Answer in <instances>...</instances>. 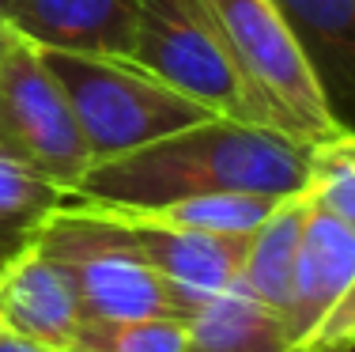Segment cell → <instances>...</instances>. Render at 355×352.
Wrapping results in <instances>:
<instances>
[{
	"instance_id": "obj_9",
	"label": "cell",
	"mask_w": 355,
	"mask_h": 352,
	"mask_svg": "<svg viewBox=\"0 0 355 352\" xmlns=\"http://www.w3.org/2000/svg\"><path fill=\"white\" fill-rule=\"evenodd\" d=\"M144 0H8V23L38 49L132 57Z\"/></svg>"
},
{
	"instance_id": "obj_12",
	"label": "cell",
	"mask_w": 355,
	"mask_h": 352,
	"mask_svg": "<svg viewBox=\"0 0 355 352\" xmlns=\"http://www.w3.org/2000/svg\"><path fill=\"white\" fill-rule=\"evenodd\" d=\"M189 352H295L284 311L265 303L242 284V276L227 292L185 315Z\"/></svg>"
},
{
	"instance_id": "obj_14",
	"label": "cell",
	"mask_w": 355,
	"mask_h": 352,
	"mask_svg": "<svg viewBox=\"0 0 355 352\" xmlns=\"http://www.w3.org/2000/svg\"><path fill=\"white\" fill-rule=\"evenodd\" d=\"M72 194L31 163L0 152V269L38 246L61 205Z\"/></svg>"
},
{
	"instance_id": "obj_8",
	"label": "cell",
	"mask_w": 355,
	"mask_h": 352,
	"mask_svg": "<svg viewBox=\"0 0 355 352\" xmlns=\"http://www.w3.org/2000/svg\"><path fill=\"white\" fill-rule=\"evenodd\" d=\"M87 212L103 216V220L117 224L129 235L132 250L166 280V288L174 292L178 315H189L193 307L208 303L212 296L227 292L242 276L246 265V246L250 239L239 235H208L193 228H174V224H159L148 216L132 212L125 205H110V201H91L76 197Z\"/></svg>"
},
{
	"instance_id": "obj_19",
	"label": "cell",
	"mask_w": 355,
	"mask_h": 352,
	"mask_svg": "<svg viewBox=\"0 0 355 352\" xmlns=\"http://www.w3.org/2000/svg\"><path fill=\"white\" fill-rule=\"evenodd\" d=\"M12 42H15V31H12V23H8V15L0 12V57L12 49Z\"/></svg>"
},
{
	"instance_id": "obj_11",
	"label": "cell",
	"mask_w": 355,
	"mask_h": 352,
	"mask_svg": "<svg viewBox=\"0 0 355 352\" xmlns=\"http://www.w3.org/2000/svg\"><path fill=\"white\" fill-rule=\"evenodd\" d=\"M299 38L325 103L344 129H355V0H276Z\"/></svg>"
},
{
	"instance_id": "obj_10",
	"label": "cell",
	"mask_w": 355,
	"mask_h": 352,
	"mask_svg": "<svg viewBox=\"0 0 355 352\" xmlns=\"http://www.w3.org/2000/svg\"><path fill=\"white\" fill-rule=\"evenodd\" d=\"M72 280L42 246H31L0 269V326L53 352H72L83 333Z\"/></svg>"
},
{
	"instance_id": "obj_17",
	"label": "cell",
	"mask_w": 355,
	"mask_h": 352,
	"mask_svg": "<svg viewBox=\"0 0 355 352\" xmlns=\"http://www.w3.org/2000/svg\"><path fill=\"white\" fill-rule=\"evenodd\" d=\"M310 201L355 231V129L310 148Z\"/></svg>"
},
{
	"instance_id": "obj_20",
	"label": "cell",
	"mask_w": 355,
	"mask_h": 352,
	"mask_svg": "<svg viewBox=\"0 0 355 352\" xmlns=\"http://www.w3.org/2000/svg\"><path fill=\"white\" fill-rule=\"evenodd\" d=\"M0 12H8V0H0Z\"/></svg>"
},
{
	"instance_id": "obj_5",
	"label": "cell",
	"mask_w": 355,
	"mask_h": 352,
	"mask_svg": "<svg viewBox=\"0 0 355 352\" xmlns=\"http://www.w3.org/2000/svg\"><path fill=\"white\" fill-rule=\"evenodd\" d=\"M38 246L69 273L87 322L178 315L174 292L132 250L129 235L117 224L87 212L76 197L64 201L61 212L49 220Z\"/></svg>"
},
{
	"instance_id": "obj_15",
	"label": "cell",
	"mask_w": 355,
	"mask_h": 352,
	"mask_svg": "<svg viewBox=\"0 0 355 352\" xmlns=\"http://www.w3.org/2000/svg\"><path fill=\"white\" fill-rule=\"evenodd\" d=\"M276 201L280 197H272V194L219 190V194H197V197L166 201V205H151V208H140V205H125V208L148 216V220H159V224H174V228L250 239V235L268 220V212L276 208Z\"/></svg>"
},
{
	"instance_id": "obj_6",
	"label": "cell",
	"mask_w": 355,
	"mask_h": 352,
	"mask_svg": "<svg viewBox=\"0 0 355 352\" xmlns=\"http://www.w3.org/2000/svg\"><path fill=\"white\" fill-rule=\"evenodd\" d=\"M0 152L49 174L69 194L91 171V148L69 91L46 53L19 35L0 57Z\"/></svg>"
},
{
	"instance_id": "obj_2",
	"label": "cell",
	"mask_w": 355,
	"mask_h": 352,
	"mask_svg": "<svg viewBox=\"0 0 355 352\" xmlns=\"http://www.w3.org/2000/svg\"><path fill=\"white\" fill-rule=\"evenodd\" d=\"M42 53L72 99V110L91 148V167L212 117L208 106L163 83L132 57L61 53V49Z\"/></svg>"
},
{
	"instance_id": "obj_4",
	"label": "cell",
	"mask_w": 355,
	"mask_h": 352,
	"mask_svg": "<svg viewBox=\"0 0 355 352\" xmlns=\"http://www.w3.org/2000/svg\"><path fill=\"white\" fill-rule=\"evenodd\" d=\"M132 61L219 117L276 129L231 57L205 0H144Z\"/></svg>"
},
{
	"instance_id": "obj_16",
	"label": "cell",
	"mask_w": 355,
	"mask_h": 352,
	"mask_svg": "<svg viewBox=\"0 0 355 352\" xmlns=\"http://www.w3.org/2000/svg\"><path fill=\"white\" fill-rule=\"evenodd\" d=\"M72 352H189V326L182 315L83 322Z\"/></svg>"
},
{
	"instance_id": "obj_3",
	"label": "cell",
	"mask_w": 355,
	"mask_h": 352,
	"mask_svg": "<svg viewBox=\"0 0 355 352\" xmlns=\"http://www.w3.org/2000/svg\"><path fill=\"white\" fill-rule=\"evenodd\" d=\"M276 133L302 148L344 133L276 0H205Z\"/></svg>"
},
{
	"instance_id": "obj_7",
	"label": "cell",
	"mask_w": 355,
	"mask_h": 352,
	"mask_svg": "<svg viewBox=\"0 0 355 352\" xmlns=\"http://www.w3.org/2000/svg\"><path fill=\"white\" fill-rule=\"evenodd\" d=\"M295 352H355V231L314 205L287 303Z\"/></svg>"
},
{
	"instance_id": "obj_13",
	"label": "cell",
	"mask_w": 355,
	"mask_h": 352,
	"mask_svg": "<svg viewBox=\"0 0 355 352\" xmlns=\"http://www.w3.org/2000/svg\"><path fill=\"white\" fill-rule=\"evenodd\" d=\"M310 190L287 194L276 201V208L268 212V220L250 235L246 246V265H242V284L261 296L265 303H272L276 311H287L295 288V265H299L302 235H306L310 220Z\"/></svg>"
},
{
	"instance_id": "obj_1",
	"label": "cell",
	"mask_w": 355,
	"mask_h": 352,
	"mask_svg": "<svg viewBox=\"0 0 355 352\" xmlns=\"http://www.w3.org/2000/svg\"><path fill=\"white\" fill-rule=\"evenodd\" d=\"M306 178L310 148L265 125L212 114L137 152L95 163L72 197L151 208L219 190L287 197L306 190Z\"/></svg>"
},
{
	"instance_id": "obj_18",
	"label": "cell",
	"mask_w": 355,
	"mask_h": 352,
	"mask_svg": "<svg viewBox=\"0 0 355 352\" xmlns=\"http://www.w3.org/2000/svg\"><path fill=\"white\" fill-rule=\"evenodd\" d=\"M0 352H53V349L38 345V341H31V337H19V333L0 326Z\"/></svg>"
}]
</instances>
